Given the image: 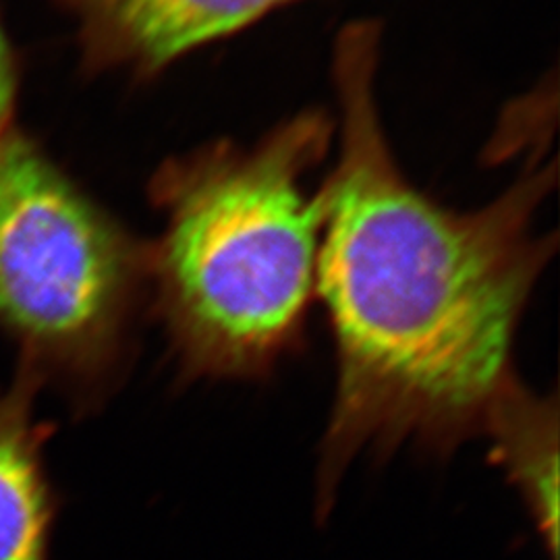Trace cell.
Wrapping results in <instances>:
<instances>
[{
    "label": "cell",
    "mask_w": 560,
    "mask_h": 560,
    "mask_svg": "<svg viewBox=\"0 0 560 560\" xmlns=\"http://www.w3.org/2000/svg\"><path fill=\"white\" fill-rule=\"evenodd\" d=\"M18 85V59L0 20V136L13 127Z\"/></svg>",
    "instance_id": "cell-7"
},
{
    "label": "cell",
    "mask_w": 560,
    "mask_h": 560,
    "mask_svg": "<svg viewBox=\"0 0 560 560\" xmlns=\"http://www.w3.org/2000/svg\"><path fill=\"white\" fill-rule=\"evenodd\" d=\"M148 254L18 127L0 136V335L18 370L75 418L96 413L133 355Z\"/></svg>",
    "instance_id": "cell-3"
},
{
    "label": "cell",
    "mask_w": 560,
    "mask_h": 560,
    "mask_svg": "<svg viewBox=\"0 0 560 560\" xmlns=\"http://www.w3.org/2000/svg\"><path fill=\"white\" fill-rule=\"evenodd\" d=\"M40 390L21 370L0 384V560H50L62 497L46 465L57 425L36 418Z\"/></svg>",
    "instance_id": "cell-5"
},
{
    "label": "cell",
    "mask_w": 560,
    "mask_h": 560,
    "mask_svg": "<svg viewBox=\"0 0 560 560\" xmlns=\"http://www.w3.org/2000/svg\"><path fill=\"white\" fill-rule=\"evenodd\" d=\"M328 133L305 115L254 150L164 173L166 226L148 275L183 381H260L298 351L324 226L305 177Z\"/></svg>",
    "instance_id": "cell-2"
},
{
    "label": "cell",
    "mask_w": 560,
    "mask_h": 560,
    "mask_svg": "<svg viewBox=\"0 0 560 560\" xmlns=\"http://www.w3.org/2000/svg\"><path fill=\"white\" fill-rule=\"evenodd\" d=\"M492 459L520 490L546 552L559 559V399L536 395L520 378L501 395L481 428Z\"/></svg>",
    "instance_id": "cell-6"
},
{
    "label": "cell",
    "mask_w": 560,
    "mask_h": 560,
    "mask_svg": "<svg viewBox=\"0 0 560 560\" xmlns=\"http://www.w3.org/2000/svg\"><path fill=\"white\" fill-rule=\"evenodd\" d=\"M378 38L353 25L335 75L340 156L322 189L316 287L337 347V393L322 442L318 504L363 451L402 444L448 455L481 434L517 381L513 342L548 258L532 233L552 171L471 214L448 212L400 175L374 92Z\"/></svg>",
    "instance_id": "cell-1"
},
{
    "label": "cell",
    "mask_w": 560,
    "mask_h": 560,
    "mask_svg": "<svg viewBox=\"0 0 560 560\" xmlns=\"http://www.w3.org/2000/svg\"><path fill=\"white\" fill-rule=\"evenodd\" d=\"M80 21L85 60L150 73L291 0H62Z\"/></svg>",
    "instance_id": "cell-4"
}]
</instances>
